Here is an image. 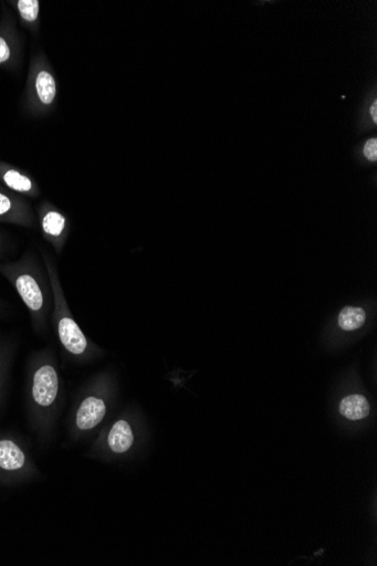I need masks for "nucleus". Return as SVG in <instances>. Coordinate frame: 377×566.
<instances>
[{
	"label": "nucleus",
	"instance_id": "6",
	"mask_svg": "<svg viewBox=\"0 0 377 566\" xmlns=\"http://www.w3.org/2000/svg\"><path fill=\"white\" fill-rule=\"evenodd\" d=\"M36 222L40 227L43 239L55 249L59 256L62 255L69 237L71 223L67 217L48 200L39 203L36 209Z\"/></svg>",
	"mask_w": 377,
	"mask_h": 566
},
{
	"label": "nucleus",
	"instance_id": "8",
	"mask_svg": "<svg viewBox=\"0 0 377 566\" xmlns=\"http://www.w3.org/2000/svg\"><path fill=\"white\" fill-rule=\"evenodd\" d=\"M0 223L27 229L36 226V216L25 197L12 192L0 184Z\"/></svg>",
	"mask_w": 377,
	"mask_h": 566
},
{
	"label": "nucleus",
	"instance_id": "9",
	"mask_svg": "<svg viewBox=\"0 0 377 566\" xmlns=\"http://www.w3.org/2000/svg\"><path fill=\"white\" fill-rule=\"evenodd\" d=\"M0 184L25 198L35 199L41 195L38 182L29 174L4 161H0Z\"/></svg>",
	"mask_w": 377,
	"mask_h": 566
},
{
	"label": "nucleus",
	"instance_id": "10",
	"mask_svg": "<svg viewBox=\"0 0 377 566\" xmlns=\"http://www.w3.org/2000/svg\"><path fill=\"white\" fill-rule=\"evenodd\" d=\"M28 468V455L24 449L13 439H0V473L21 474Z\"/></svg>",
	"mask_w": 377,
	"mask_h": 566
},
{
	"label": "nucleus",
	"instance_id": "1",
	"mask_svg": "<svg viewBox=\"0 0 377 566\" xmlns=\"http://www.w3.org/2000/svg\"><path fill=\"white\" fill-rule=\"evenodd\" d=\"M0 275L9 281L21 297L34 329H46L53 308V293L44 264L40 263L34 251L27 250L15 262L0 263Z\"/></svg>",
	"mask_w": 377,
	"mask_h": 566
},
{
	"label": "nucleus",
	"instance_id": "2",
	"mask_svg": "<svg viewBox=\"0 0 377 566\" xmlns=\"http://www.w3.org/2000/svg\"><path fill=\"white\" fill-rule=\"evenodd\" d=\"M41 255L52 287V318L60 343L69 355L84 361L94 356L98 349L88 340L72 315L55 261L43 249H41Z\"/></svg>",
	"mask_w": 377,
	"mask_h": 566
},
{
	"label": "nucleus",
	"instance_id": "16",
	"mask_svg": "<svg viewBox=\"0 0 377 566\" xmlns=\"http://www.w3.org/2000/svg\"><path fill=\"white\" fill-rule=\"evenodd\" d=\"M11 250V240L9 235L0 231V263L6 260V256Z\"/></svg>",
	"mask_w": 377,
	"mask_h": 566
},
{
	"label": "nucleus",
	"instance_id": "19",
	"mask_svg": "<svg viewBox=\"0 0 377 566\" xmlns=\"http://www.w3.org/2000/svg\"><path fill=\"white\" fill-rule=\"evenodd\" d=\"M4 311V303L2 300H0V314H2Z\"/></svg>",
	"mask_w": 377,
	"mask_h": 566
},
{
	"label": "nucleus",
	"instance_id": "13",
	"mask_svg": "<svg viewBox=\"0 0 377 566\" xmlns=\"http://www.w3.org/2000/svg\"><path fill=\"white\" fill-rule=\"evenodd\" d=\"M341 415L350 421H359L369 416V403L363 395H349L341 402Z\"/></svg>",
	"mask_w": 377,
	"mask_h": 566
},
{
	"label": "nucleus",
	"instance_id": "15",
	"mask_svg": "<svg viewBox=\"0 0 377 566\" xmlns=\"http://www.w3.org/2000/svg\"><path fill=\"white\" fill-rule=\"evenodd\" d=\"M12 346L0 343V396L4 391L9 369L11 366Z\"/></svg>",
	"mask_w": 377,
	"mask_h": 566
},
{
	"label": "nucleus",
	"instance_id": "17",
	"mask_svg": "<svg viewBox=\"0 0 377 566\" xmlns=\"http://www.w3.org/2000/svg\"><path fill=\"white\" fill-rule=\"evenodd\" d=\"M364 154L367 160L375 163L377 160V140L369 139L364 147Z\"/></svg>",
	"mask_w": 377,
	"mask_h": 566
},
{
	"label": "nucleus",
	"instance_id": "18",
	"mask_svg": "<svg viewBox=\"0 0 377 566\" xmlns=\"http://www.w3.org/2000/svg\"><path fill=\"white\" fill-rule=\"evenodd\" d=\"M370 116L373 117L374 123H377V102L375 101L370 107Z\"/></svg>",
	"mask_w": 377,
	"mask_h": 566
},
{
	"label": "nucleus",
	"instance_id": "5",
	"mask_svg": "<svg viewBox=\"0 0 377 566\" xmlns=\"http://www.w3.org/2000/svg\"><path fill=\"white\" fill-rule=\"evenodd\" d=\"M107 381L97 378L84 391L76 411L75 424L80 431L86 432L98 427L107 413Z\"/></svg>",
	"mask_w": 377,
	"mask_h": 566
},
{
	"label": "nucleus",
	"instance_id": "14",
	"mask_svg": "<svg viewBox=\"0 0 377 566\" xmlns=\"http://www.w3.org/2000/svg\"><path fill=\"white\" fill-rule=\"evenodd\" d=\"M366 314L362 307L346 306L339 314L338 324L345 332H353L364 326Z\"/></svg>",
	"mask_w": 377,
	"mask_h": 566
},
{
	"label": "nucleus",
	"instance_id": "3",
	"mask_svg": "<svg viewBox=\"0 0 377 566\" xmlns=\"http://www.w3.org/2000/svg\"><path fill=\"white\" fill-rule=\"evenodd\" d=\"M28 374V402L32 413L46 418L56 410L63 396V382L53 355L41 350L33 355Z\"/></svg>",
	"mask_w": 377,
	"mask_h": 566
},
{
	"label": "nucleus",
	"instance_id": "11",
	"mask_svg": "<svg viewBox=\"0 0 377 566\" xmlns=\"http://www.w3.org/2000/svg\"><path fill=\"white\" fill-rule=\"evenodd\" d=\"M135 437L128 421H117L107 436V446L117 454L126 453L134 444Z\"/></svg>",
	"mask_w": 377,
	"mask_h": 566
},
{
	"label": "nucleus",
	"instance_id": "12",
	"mask_svg": "<svg viewBox=\"0 0 377 566\" xmlns=\"http://www.w3.org/2000/svg\"><path fill=\"white\" fill-rule=\"evenodd\" d=\"M11 6L14 7L21 23L36 34L40 29V2L38 0H17V2H11Z\"/></svg>",
	"mask_w": 377,
	"mask_h": 566
},
{
	"label": "nucleus",
	"instance_id": "4",
	"mask_svg": "<svg viewBox=\"0 0 377 566\" xmlns=\"http://www.w3.org/2000/svg\"><path fill=\"white\" fill-rule=\"evenodd\" d=\"M59 85L43 51L34 54L29 66L24 108L32 116H44L55 106Z\"/></svg>",
	"mask_w": 377,
	"mask_h": 566
},
{
	"label": "nucleus",
	"instance_id": "7",
	"mask_svg": "<svg viewBox=\"0 0 377 566\" xmlns=\"http://www.w3.org/2000/svg\"><path fill=\"white\" fill-rule=\"evenodd\" d=\"M22 39L14 15L4 10L0 18V69L15 71L22 62Z\"/></svg>",
	"mask_w": 377,
	"mask_h": 566
}]
</instances>
